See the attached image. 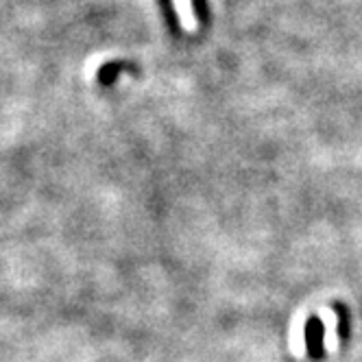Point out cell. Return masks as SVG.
<instances>
[{"mask_svg":"<svg viewBox=\"0 0 362 362\" xmlns=\"http://www.w3.org/2000/svg\"><path fill=\"white\" fill-rule=\"evenodd\" d=\"M173 7L179 16L181 27L186 31H197V18H194V9H192V0H173Z\"/></svg>","mask_w":362,"mask_h":362,"instance_id":"cell-1","label":"cell"}]
</instances>
